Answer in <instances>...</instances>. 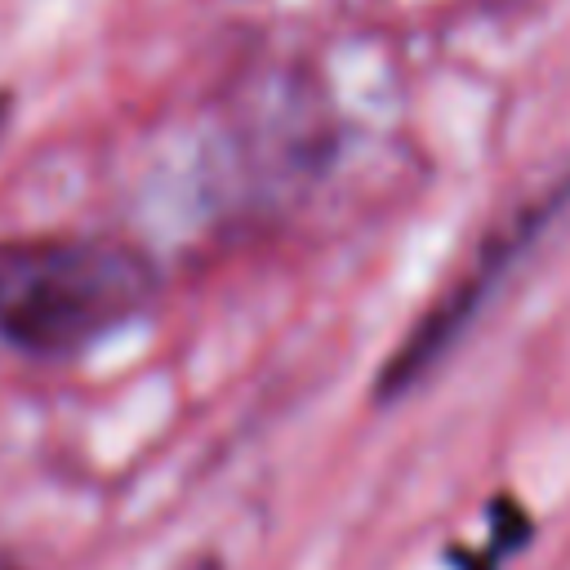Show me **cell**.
<instances>
[{
	"label": "cell",
	"instance_id": "cell-1",
	"mask_svg": "<svg viewBox=\"0 0 570 570\" xmlns=\"http://www.w3.org/2000/svg\"><path fill=\"white\" fill-rule=\"evenodd\" d=\"M160 272L120 236L0 240V338L27 356L62 361L151 312Z\"/></svg>",
	"mask_w": 570,
	"mask_h": 570
},
{
	"label": "cell",
	"instance_id": "cell-2",
	"mask_svg": "<svg viewBox=\"0 0 570 570\" xmlns=\"http://www.w3.org/2000/svg\"><path fill=\"white\" fill-rule=\"evenodd\" d=\"M566 205H570V169L561 178H552L534 200H525L521 209H512L499 227H490V236L476 245L472 263L441 289V298L419 316V325L387 356L383 374L374 379V401L387 405V401L410 396L459 347V338L476 325V316L503 289V281L512 276V267L530 254V245L557 223V214Z\"/></svg>",
	"mask_w": 570,
	"mask_h": 570
},
{
	"label": "cell",
	"instance_id": "cell-3",
	"mask_svg": "<svg viewBox=\"0 0 570 570\" xmlns=\"http://www.w3.org/2000/svg\"><path fill=\"white\" fill-rule=\"evenodd\" d=\"M174 570H223V561H218V557H187V561L174 566Z\"/></svg>",
	"mask_w": 570,
	"mask_h": 570
},
{
	"label": "cell",
	"instance_id": "cell-4",
	"mask_svg": "<svg viewBox=\"0 0 570 570\" xmlns=\"http://www.w3.org/2000/svg\"><path fill=\"white\" fill-rule=\"evenodd\" d=\"M9 116H13V94H4V89H0V134H4Z\"/></svg>",
	"mask_w": 570,
	"mask_h": 570
}]
</instances>
